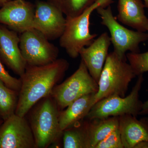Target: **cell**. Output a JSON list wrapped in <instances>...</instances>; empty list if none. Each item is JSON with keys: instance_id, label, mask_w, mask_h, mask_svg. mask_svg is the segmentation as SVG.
<instances>
[{"instance_id": "6da1fadb", "label": "cell", "mask_w": 148, "mask_h": 148, "mask_svg": "<svg viewBox=\"0 0 148 148\" xmlns=\"http://www.w3.org/2000/svg\"><path fill=\"white\" fill-rule=\"evenodd\" d=\"M69 68V63L64 58H58L44 66L27 65L24 74L20 78L21 86L15 114L26 116L36 103L50 95Z\"/></svg>"}, {"instance_id": "7a4b0ae2", "label": "cell", "mask_w": 148, "mask_h": 148, "mask_svg": "<svg viewBox=\"0 0 148 148\" xmlns=\"http://www.w3.org/2000/svg\"><path fill=\"white\" fill-rule=\"evenodd\" d=\"M51 95L33 106L26 116L34 134L36 148H47L62 139L63 131L59 123V113Z\"/></svg>"}, {"instance_id": "3957f363", "label": "cell", "mask_w": 148, "mask_h": 148, "mask_svg": "<svg viewBox=\"0 0 148 148\" xmlns=\"http://www.w3.org/2000/svg\"><path fill=\"white\" fill-rule=\"evenodd\" d=\"M113 1L96 0L79 16L66 17V26L59 44L71 58H77L83 48L90 45L97 36L90 32V18L93 12L99 7L110 5Z\"/></svg>"}, {"instance_id": "277c9868", "label": "cell", "mask_w": 148, "mask_h": 148, "mask_svg": "<svg viewBox=\"0 0 148 148\" xmlns=\"http://www.w3.org/2000/svg\"><path fill=\"white\" fill-rule=\"evenodd\" d=\"M126 61L113 51L109 53L98 81V90L94 96L93 105L111 95L125 97L130 83L136 77Z\"/></svg>"}, {"instance_id": "5b68a950", "label": "cell", "mask_w": 148, "mask_h": 148, "mask_svg": "<svg viewBox=\"0 0 148 148\" xmlns=\"http://www.w3.org/2000/svg\"><path fill=\"white\" fill-rule=\"evenodd\" d=\"M96 10L101 17V24L108 29L113 51L119 58L127 60V51L140 52V44L148 40V34L130 30L119 23L114 16L110 5L99 7Z\"/></svg>"}, {"instance_id": "8992f818", "label": "cell", "mask_w": 148, "mask_h": 148, "mask_svg": "<svg viewBox=\"0 0 148 148\" xmlns=\"http://www.w3.org/2000/svg\"><path fill=\"white\" fill-rule=\"evenodd\" d=\"M138 77L129 95L124 97L112 95L101 99L93 105L85 119H101L125 114L137 117L140 115L143 103L139 98V92L144 79L143 75Z\"/></svg>"}, {"instance_id": "52a82bcc", "label": "cell", "mask_w": 148, "mask_h": 148, "mask_svg": "<svg viewBox=\"0 0 148 148\" xmlns=\"http://www.w3.org/2000/svg\"><path fill=\"white\" fill-rule=\"evenodd\" d=\"M98 83L91 76L81 60L78 68L72 75L53 88L51 96L60 111L84 95L96 93Z\"/></svg>"}, {"instance_id": "ba28073f", "label": "cell", "mask_w": 148, "mask_h": 148, "mask_svg": "<svg viewBox=\"0 0 148 148\" xmlns=\"http://www.w3.org/2000/svg\"><path fill=\"white\" fill-rule=\"evenodd\" d=\"M19 37V48L27 65L44 66L58 59V48L37 29L27 30Z\"/></svg>"}, {"instance_id": "9c48e42d", "label": "cell", "mask_w": 148, "mask_h": 148, "mask_svg": "<svg viewBox=\"0 0 148 148\" xmlns=\"http://www.w3.org/2000/svg\"><path fill=\"white\" fill-rule=\"evenodd\" d=\"M0 148H36L26 116L14 114L0 125Z\"/></svg>"}, {"instance_id": "30bf717a", "label": "cell", "mask_w": 148, "mask_h": 148, "mask_svg": "<svg viewBox=\"0 0 148 148\" xmlns=\"http://www.w3.org/2000/svg\"><path fill=\"white\" fill-rule=\"evenodd\" d=\"M35 5L26 0H10L0 9V24L21 34L34 29Z\"/></svg>"}, {"instance_id": "8fae6325", "label": "cell", "mask_w": 148, "mask_h": 148, "mask_svg": "<svg viewBox=\"0 0 148 148\" xmlns=\"http://www.w3.org/2000/svg\"><path fill=\"white\" fill-rule=\"evenodd\" d=\"M35 5L34 29L40 32L49 40L60 38L66 26L64 14L47 1L37 0Z\"/></svg>"}, {"instance_id": "7c38bea8", "label": "cell", "mask_w": 148, "mask_h": 148, "mask_svg": "<svg viewBox=\"0 0 148 148\" xmlns=\"http://www.w3.org/2000/svg\"><path fill=\"white\" fill-rule=\"evenodd\" d=\"M18 33L0 24V59L19 76L26 70L27 64L19 48Z\"/></svg>"}, {"instance_id": "4fadbf2b", "label": "cell", "mask_w": 148, "mask_h": 148, "mask_svg": "<svg viewBox=\"0 0 148 148\" xmlns=\"http://www.w3.org/2000/svg\"><path fill=\"white\" fill-rule=\"evenodd\" d=\"M111 42L107 32L95 38L91 44L83 48L79 52L81 60L95 81L98 83L100 75L108 55Z\"/></svg>"}, {"instance_id": "5bb4252c", "label": "cell", "mask_w": 148, "mask_h": 148, "mask_svg": "<svg viewBox=\"0 0 148 148\" xmlns=\"http://www.w3.org/2000/svg\"><path fill=\"white\" fill-rule=\"evenodd\" d=\"M141 0H118L116 18L123 24L136 31L147 32L148 18Z\"/></svg>"}, {"instance_id": "9a60e30c", "label": "cell", "mask_w": 148, "mask_h": 148, "mask_svg": "<svg viewBox=\"0 0 148 148\" xmlns=\"http://www.w3.org/2000/svg\"><path fill=\"white\" fill-rule=\"evenodd\" d=\"M119 128L124 148H134L140 142L148 141V122L125 114L119 116Z\"/></svg>"}, {"instance_id": "2e32d148", "label": "cell", "mask_w": 148, "mask_h": 148, "mask_svg": "<svg viewBox=\"0 0 148 148\" xmlns=\"http://www.w3.org/2000/svg\"><path fill=\"white\" fill-rule=\"evenodd\" d=\"M95 93L84 95L60 111L58 119L62 131L85 118L93 106Z\"/></svg>"}, {"instance_id": "e0dca14e", "label": "cell", "mask_w": 148, "mask_h": 148, "mask_svg": "<svg viewBox=\"0 0 148 148\" xmlns=\"http://www.w3.org/2000/svg\"><path fill=\"white\" fill-rule=\"evenodd\" d=\"M84 120L86 148H95L99 142L119 126V116Z\"/></svg>"}, {"instance_id": "ac0fdd59", "label": "cell", "mask_w": 148, "mask_h": 148, "mask_svg": "<svg viewBox=\"0 0 148 148\" xmlns=\"http://www.w3.org/2000/svg\"><path fill=\"white\" fill-rule=\"evenodd\" d=\"M62 140L64 148H86L84 119L64 130Z\"/></svg>"}, {"instance_id": "d6986e66", "label": "cell", "mask_w": 148, "mask_h": 148, "mask_svg": "<svg viewBox=\"0 0 148 148\" xmlns=\"http://www.w3.org/2000/svg\"><path fill=\"white\" fill-rule=\"evenodd\" d=\"M18 92L7 86L0 79V117L3 121L15 114Z\"/></svg>"}, {"instance_id": "ffe728a7", "label": "cell", "mask_w": 148, "mask_h": 148, "mask_svg": "<svg viewBox=\"0 0 148 148\" xmlns=\"http://www.w3.org/2000/svg\"><path fill=\"white\" fill-rule=\"evenodd\" d=\"M96 0H47L58 9L66 17L79 15Z\"/></svg>"}, {"instance_id": "44dd1931", "label": "cell", "mask_w": 148, "mask_h": 148, "mask_svg": "<svg viewBox=\"0 0 148 148\" xmlns=\"http://www.w3.org/2000/svg\"><path fill=\"white\" fill-rule=\"evenodd\" d=\"M126 58L136 76L148 72V51L126 53Z\"/></svg>"}, {"instance_id": "7402d4cb", "label": "cell", "mask_w": 148, "mask_h": 148, "mask_svg": "<svg viewBox=\"0 0 148 148\" xmlns=\"http://www.w3.org/2000/svg\"><path fill=\"white\" fill-rule=\"evenodd\" d=\"M95 148H124L119 128L111 132L99 142Z\"/></svg>"}, {"instance_id": "603a6c76", "label": "cell", "mask_w": 148, "mask_h": 148, "mask_svg": "<svg viewBox=\"0 0 148 148\" xmlns=\"http://www.w3.org/2000/svg\"><path fill=\"white\" fill-rule=\"evenodd\" d=\"M0 79L5 84L13 90L19 92L21 86L20 79L16 78L12 76L8 72L6 71L0 59Z\"/></svg>"}, {"instance_id": "cb8c5ba5", "label": "cell", "mask_w": 148, "mask_h": 148, "mask_svg": "<svg viewBox=\"0 0 148 148\" xmlns=\"http://www.w3.org/2000/svg\"><path fill=\"white\" fill-rule=\"evenodd\" d=\"M148 114V99L142 105V110L140 111V115H146Z\"/></svg>"}, {"instance_id": "d4e9b609", "label": "cell", "mask_w": 148, "mask_h": 148, "mask_svg": "<svg viewBox=\"0 0 148 148\" xmlns=\"http://www.w3.org/2000/svg\"><path fill=\"white\" fill-rule=\"evenodd\" d=\"M134 148H148V141H144L137 144Z\"/></svg>"}, {"instance_id": "484cf974", "label": "cell", "mask_w": 148, "mask_h": 148, "mask_svg": "<svg viewBox=\"0 0 148 148\" xmlns=\"http://www.w3.org/2000/svg\"><path fill=\"white\" fill-rule=\"evenodd\" d=\"M10 1V0H0V7H2L6 3Z\"/></svg>"}, {"instance_id": "4316f807", "label": "cell", "mask_w": 148, "mask_h": 148, "mask_svg": "<svg viewBox=\"0 0 148 148\" xmlns=\"http://www.w3.org/2000/svg\"><path fill=\"white\" fill-rule=\"evenodd\" d=\"M144 2H145V7L148 8V0H144Z\"/></svg>"}, {"instance_id": "83f0119b", "label": "cell", "mask_w": 148, "mask_h": 148, "mask_svg": "<svg viewBox=\"0 0 148 148\" xmlns=\"http://www.w3.org/2000/svg\"><path fill=\"white\" fill-rule=\"evenodd\" d=\"M3 120L2 119L0 118V125H1L3 122Z\"/></svg>"}, {"instance_id": "f1b7e54d", "label": "cell", "mask_w": 148, "mask_h": 148, "mask_svg": "<svg viewBox=\"0 0 148 148\" xmlns=\"http://www.w3.org/2000/svg\"><path fill=\"white\" fill-rule=\"evenodd\" d=\"M144 119L146 121H147L148 122V117L147 118H144Z\"/></svg>"}, {"instance_id": "f546056e", "label": "cell", "mask_w": 148, "mask_h": 148, "mask_svg": "<svg viewBox=\"0 0 148 148\" xmlns=\"http://www.w3.org/2000/svg\"><path fill=\"white\" fill-rule=\"evenodd\" d=\"M147 32H148V22L147 26Z\"/></svg>"}, {"instance_id": "4dcf8cb0", "label": "cell", "mask_w": 148, "mask_h": 148, "mask_svg": "<svg viewBox=\"0 0 148 148\" xmlns=\"http://www.w3.org/2000/svg\"><path fill=\"white\" fill-rule=\"evenodd\" d=\"M0 118H1V117H0Z\"/></svg>"}]
</instances>
